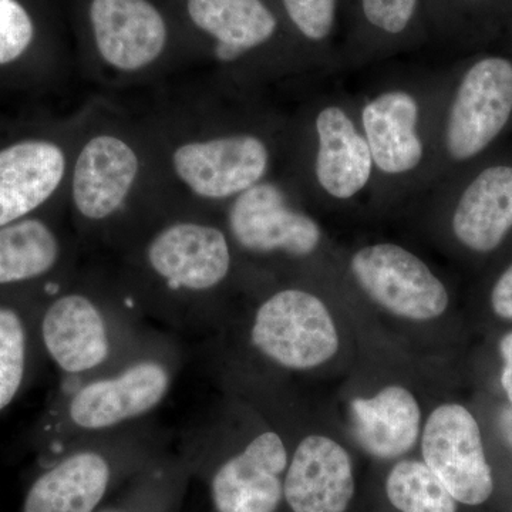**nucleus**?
<instances>
[{
    "label": "nucleus",
    "instance_id": "1",
    "mask_svg": "<svg viewBox=\"0 0 512 512\" xmlns=\"http://www.w3.org/2000/svg\"><path fill=\"white\" fill-rule=\"evenodd\" d=\"M185 79L153 87V100L138 113L153 144L165 208L221 214L272 177L278 144L261 124L225 117L212 86Z\"/></svg>",
    "mask_w": 512,
    "mask_h": 512
},
{
    "label": "nucleus",
    "instance_id": "2",
    "mask_svg": "<svg viewBox=\"0 0 512 512\" xmlns=\"http://www.w3.org/2000/svg\"><path fill=\"white\" fill-rule=\"evenodd\" d=\"M66 210L86 254L101 258L165 210L153 144L137 110L106 96L80 107Z\"/></svg>",
    "mask_w": 512,
    "mask_h": 512
},
{
    "label": "nucleus",
    "instance_id": "3",
    "mask_svg": "<svg viewBox=\"0 0 512 512\" xmlns=\"http://www.w3.org/2000/svg\"><path fill=\"white\" fill-rule=\"evenodd\" d=\"M106 259L147 320L181 339L218 322L239 265L220 214L175 208L158 212Z\"/></svg>",
    "mask_w": 512,
    "mask_h": 512
},
{
    "label": "nucleus",
    "instance_id": "4",
    "mask_svg": "<svg viewBox=\"0 0 512 512\" xmlns=\"http://www.w3.org/2000/svg\"><path fill=\"white\" fill-rule=\"evenodd\" d=\"M187 363L180 336L150 326L126 355L99 373L57 387L29 431L43 461L73 441L151 419Z\"/></svg>",
    "mask_w": 512,
    "mask_h": 512
},
{
    "label": "nucleus",
    "instance_id": "5",
    "mask_svg": "<svg viewBox=\"0 0 512 512\" xmlns=\"http://www.w3.org/2000/svg\"><path fill=\"white\" fill-rule=\"evenodd\" d=\"M77 73L110 92L156 87L194 69L170 2L66 0Z\"/></svg>",
    "mask_w": 512,
    "mask_h": 512
},
{
    "label": "nucleus",
    "instance_id": "6",
    "mask_svg": "<svg viewBox=\"0 0 512 512\" xmlns=\"http://www.w3.org/2000/svg\"><path fill=\"white\" fill-rule=\"evenodd\" d=\"M109 259L93 256L40 303L37 333L59 387L116 363L150 328Z\"/></svg>",
    "mask_w": 512,
    "mask_h": 512
},
{
    "label": "nucleus",
    "instance_id": "7",
    "mask_svg": "<svg viewBox=\"0 0 512 512\" xmlns=\"http://www.w3.org/2000/svg\"><path fill=\"white\" fill-rule=\"evenodd\" d=\"M192 477L205 481L212 512H279L289 450L272 427L231 431L228 409L192 420L177 448Z\"/></svg>",
    "mask_w": 512,
    "mask_h": 512
},
{
    "label": "nucleus",
    "instance_id": "8",
    "mask_svg": "<svg viewBox=\"0 0 512 512\" xmlns=\"http://www.w3.org/2000/svg\"><path fill=\"white\" fill-rule=\"evenodd\" d=\"M173 433L151 419L73 441L33 478L20 512H97L156 458Z\"/></svg>",
    "mask_w": 512,
    "mask_h": 512
},
{
    "label": "nucleus",
    "instance_id": "9",
    "mask_svg": "<svg viewBox=\"0 0 512 512\" xmlns=\"http://www.w3.org/2000/svg\"><path fill=\"white\" fill-rule=\"evenodd\" d=\"M194 53L214 76L265 73L298 56L269 0H170Z\"/></svg>",
    "mask_w": 512,
    "mask_h": 512
},
{
    "label": "nucleus",
    "instance_id": "10",
    "mask_svg": "<svg viewBox=\"0 0 512 512\" xmlns=\"http://www.w3.org/2000/svg\"><path fill=\"white\" fill-rule=\"evenodd\" d=\"M79 121L80 107L15 120L0 134V227L66 200Z\"/></svg>",
    "mask_w": 512,
    "mask_h": 512
},
{
    "label": "nucleus",
    "instance_id": "11",
    "mask_svg": "<svg viewBox=\"0 0 512 512\" xmlns=\"http://www.w3.org/2000/svg\"><path fill=\"white\" fill-rule=\"evenodd\" d=\"M73 69L66 0H0V94L55 93Z\"/></svg>",
    "mask_w": 512,
    "mask_h": 512
},
{
    "label": "nucleus",
    "instance_id": "12",
    "mask_svg": "<svg viewBox=\"0 0 512 512\" xmlns=\"http://www.w3.org/2000/svg\"><path fill=\"white\" fill-rule=\"evenodd\" d=\"M258 359L286 372L325 365L339 350V333L322 299L305 289L284 286L252 309L245 330Z\"/></svg>",
    "mask_w": 512,
    "mask_h": 512
},
{
    "label": "nucleus",
    "instance_id": "13",
    "mask_svg": "<svg viewBox=\"0 0 512 512\" xmlns=\"http://www.w3.org/2000/svg\"><path fill=\"white\" fill-rule=\"evenodd\" d=\"M87 258L64 200L0 227V292L47 296L72 278Z\"/></svg>",
    "mask_w": 512,
    "mask_h": 512
},
{
    "label": "nucleus",
    "instance_id": "14",
    "mask_svg": "<svg viewBox=\"0 0 512 512\" xmlns=\"http://www.w3.org/2000/svg\"><path fill=\"white\" fill-rule=\"evenodd\" d=\"M220 215L239 258L305 259L322 242L318 222L272 177L239 194Z\"/></svg>",
    "mask_w": 512,
    "mask_h": 512
},
{
    "label": "nucleus",
    "instance_id": "15",
    "mask_svg": "<svg viewBox=\"0 0 512 512\" xmlns=\"http://www.w3.org/2000/svg\"><path fill=\"white\" fill-rule=\"evenodd\" d=\"M356 284L384 311L399 318L427 322L450 305L446 285L423 259L390 242L367 245L350 259Z\"/></svg>",
    "mask_w": 512,
    "mask_h": 512
},
{
    "label": "nucleus",
    "instance_id": "16",
    "mask_svg": "<svg viewBox=\"0 0 512 512\" xmlns=\"http://www.w3.org/2000/svg\"><path fill=\"white\" fill-rule=\"evenodd\" d=\"M512 117V62L488 56L471 64L458 83L444 124L447 156L457 163L490 147Z\"/></svg>",
    "mask_w": 512,
    "mask_h": 512
},
{
    "label": "nucleus",
    "instance_id": "17",
    "mask_svg": "<svg viewBox=\"0 0 512 512\" xmlns=\"http://www.w3.org/2000/svg\"><path fill=\"white\" fill-rule=\"evenodd\" d=\"M421 453L457 503L477 507L490 500L493 470L480 426L467 407L457 403L436 407L424 424Z\"/></svg>",
    "mask_w": 512,
    "mask_h": 512
},
{
    "label": "nucleus",
    "instance_id": "18",
    "mask_svg": "<svg viewBox=\"0 0 512 512\" xmlns=\"http://www.w3.org/2000/svg\"><path fill=\"white\" fill-rule=\"evenodd\" d=\"M355 491V471L345 447L318 434L299 441L284 478V504L289 511L346 512Z\"/></svg>",
    "mask_w": 512,
    "mask_h": 512
},
{
    "label": "nucleus",
    "instance_id": "19",
    "mask_svg": "<svg viewBox=\"0 0 512 512\" xmlns=\"http://www.w3.org/2000/svg\"><path fill=\"white\" fill-rule=\"evenodd\" d=\"M420 120V101L409 90L387 89L366 100L359 126L375 170L386 177H403L420 167L426 156Z\"/></svg>",
    "mask_w": 512,
    "mask_h": 512
},
{
    "label": "nucleus",
    "instance_id": "20",
    "mask_svg": "<svg viewBox=\"0 0 512 512\" xmlns=\"http://www.w3.org/2000/svg\"><path fill=\"white\" fill-rule=\"evenodd\" d=\"M313 174L320 190L336 201L362 194L375 174V163L359 123L339 104L316 113Z\"/></svg>",
    "mask_w": 512,
    "mask_h": 512
},
{
    "label": "nucleus",
    "instance_id": "21",
    "mask_svg": "<svg viewBox=\"0 0 512 512\" xmlns=\"http://www.w3.org/2000/svg\"><path fill=\"white\" fill-rule=\"evenodd\" d=\"M46 296L0 292V416L25 396L46 365L37 333Z\"/></svg>",
    "mask_w": 512,
    "mask_h": 512
},
{
    "label": "nucleus",
    "instance_id": "22",
    "mask_svg": "<svg viewBox=\"0 0 512 512\" xmlns=\"http://www.w3.org/2000/svg\"><path fill=\"white\" fill-rule=\"evenodd\" d=\"M451 229L471 251L487 254L500 247L512 229V165H491L464 188Z\"/></svg>",
    "mask_w": 512,
    "mask_h": 512
},
{
    "label": "nucleus",
    "instance_id": "23",
    "mask_svg": "<svg viewBox=\"0 0 512 512\" xmlns=\"http://www.w3.org/2000/svg\"><path fill=\"white\" fill-rule=\"evenodd\" d=\"M353 433L369 456L393 460L409 453L420 436L421 410L406 387L386 386L369 399L350 403Z\"/></svg>",
    "mask_w": 512,
    "mask_h": 512
},
{
    "label": "nucleus",
    "instance_id": "24",
    "mask_svg": "<svg viewBox=\"0 0 512 512\" xmlns=\"http://www.w3.org/2000/svg\"><path fill=\"white\" fill-rule=\"evenodd\" d=\"M353 42L366 49L410 45L429 30L424 0H340Z\"/></svg>",
    "mask_w": 512,
    "mask_h": 512
},
{
    "label": "nucleus",
    "instance_id": "25",
    "mask_svg": "<svg viewBox=\"0 0 512 512\" xmlns=\"http://www.w3.org/2000/svg\"><path fill=\"white\" fill-rule=\"evenodd\" d=\"M191 471L177 451H165L97 512H180Z\"/></svg>",
    "mask_w": 512,
    "mask_h": 512
},
{
    "label": "nucleus",
    "instance_id": "26",
    "mask_svg": "<svg viewBox=\"0 0 512 512\" xmlns=\"http://www.w3.org/2000/svg\"><path fill=\"white\" fill-rule=\"evenodd\" d=\"M384 487L397 511L457 512V501L424 461H399L387 474Z\"/></svg>",
    "mask_w": 512,
    "mask_h": 512
},
{
    "label": "nucleus",
    "instance_id": "27",
    "mask_svg": "<svg viewBox=\"0 0 512 512\" xmlns=\"http://www.w3.org/2000/svg\"><path fill=\"white\" fill-rule=\"evenodd\" d=\"M296 53L328 49L338 29L340 0H269Z\"/></svg>",
    "mask_w": 512,
    "mask_h": 512
},
{
    "label": "nucleus",
    "instance_id": "28",
    "mask_svg": "<svg viewBox=\"0 0 512 512\" xmlns=\"http://www.w3.org/2000/svg\"><path fill=\"white\" fill-rule=\"evenodd\" d=\"M491 308L498 318L512 320V264L495 282L491 291Z\"/></svg>",
    "mask_w": 512,
    "mask_h": 512
},
{
    "label": "nucleus",
    "instance_id": "29",
    "mask_svg": "<svg viewBox=\"0 0 512 512\" xmlns=\"http://www.w3.org/2000/svg\"><path fill=\"white\" fill-rule=\"evenodd\" d=\"M483 2V0H424V8H426L427 23L434 22L441 15L453 9L460 3Z\"/></svg>",
    "mask_w": 512,
    "mask_h": 512
},
{
    "label": "nucleus",
    "instance_id": "30",
    "mask_svg": "<svg viewBox=\"0 0 512 512\" xmlns=\"http://www.w3.org/2000/svg\"><path fill=\"white\" fill-rule=\"evenodd\" d=\"M500 353L504 366L512 367V332L507 333L500 342Z\"/></svg>",
    "mask_w": 512,
    "mask_h": 512
},
{
    "label": "nucleus",
    "instance_id": "31",
    "mask_svg": "<svg viewBox=\"0 0 512 512\" xmlns=\"http://www.w3.org/2000/svg\"><path fill=\"white\" fill-rule=\"evenodd\" d=\"M501 384H503L504 392L512 403V367H503V372H501Z\"/></svg>",
    "mask_w": 512,
    "mask_h": 512
},
{
    "label": "nucleus",
    "instance_id": "32",
    "mask_svg": "<svg viewBox=\"0 0 512 512\" xmlns=\"http://www.w3.org/2000/svg\"><path fill=\"white\" fill-rule=\"evenodd\" d=\"M16 119H10V117L5 116V114L0 111V134L6 130Z\"/></svg>",
    "mask_w": 512,
    "mask_h": 512
},
{
    "label": "nucleus",
    "instance_id": "33",
    "mask_svg": "<svg viewBox=\"0 0 512 512\" xmlns=\"http://www.w3.org/2000/svg\"><path fill=\"white\" fill-rule=\"evenodd\" d=\"M165 2H170V0H165Z\"/></svg>",
    "mask_w": 512,
    "mask_h": 512
}]
</instances>
